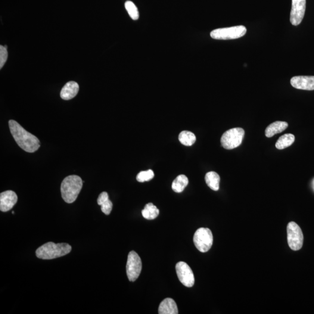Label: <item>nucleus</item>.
Masks as SVG:
<instances>
[{"label": "nucleus", "mask_w": 314, "mask_h": 314, "mask_svg": "<svg viewBox=\"0 0 314 314\" xmlns=\"http://www.w3.org/2000/svg\"><path fill=\"white\" fill-rule=\"evenodd\" d=\"M9 129L15 142L20 147L27 153H35L40 147L38 138L26 131L17 121L9 120Z\"/></svg>", "instance_id": "nucleus-1"}, {"label": "nucleus", "mask_w": 314, "mask_h": 314, "mask_svg": "<svg viewBox=\"0 0 314 314\" xmlns=\"http://www.w3.org/2000/svg\"><path fill=\"white\" fill-rule=\"evenodd\" d=\"M71 250L72 247L67 243L55 244L53 242H48L37 248L36 254L40 259L52 260L66 256Z\"/></svg>", "instance_id": "nucleus-2"}, {"label": "nucleus", "mask_w": 314, "mask_h": 314, "mask_svg": "<svg viewBox=\"0 0 314 314\" xmlns=\"http://www.w3.org/2000/svg\"><path fill=\"white\" fill-rule=\"evenodd\" d=\"M83 182L80 177L77 175L68 176L63 180L61 192L62 197L66 203L71 204L75 201L82 189Z\"/></svg>", "instance_id": "nucleus-3"}, {"label": "nucleus", "mask_w": 314, "mask_h": 314, "mask_svg": "<svg viewBox=\"0 0 314 314\" xmlns=\"http://www.w3.org/2000/svg\"><path fill=\"white\" fill-rule=\"evenodd\" d=\"M245 132L243 129L236 127L227 130L223 133L220 142L222 147L226 150L237 148L242 144Z\"/></svg>", "instance_id": "nucleus-4"}, {"label": "nucleus", "mask_w": 314, "mask_h": 314, "mask_svg": "<svg viewBox=\"0 0 314 314\" xmlns=\"http://www.w3.org/2000/svg\"><path fill=\"white\" fill-rule=\"evenodd\" d=\"M246 32V27L240 25L214 30L211 32L210 36L214 39L232 40L241 38Z\"/></svg>", "instance_id": "nucleus-5"}, {"label": "nucleus", "mask_w": 314, "mask_h": 314, "mask_svg": "<svg viewBox=\"0 0 314 314\" xmlns=\"http://www.w3.org/2000/svg\"><path fill=\"white\" fill-rule=\"evenodd\" d=\"M193 242L198 251L201 253H206L210 250L213 244L212 232L208 228H199L195 232Z\"/></svg>", "instance_id": "nucleus-6"}, {"label": "nucleus", "mask_w": 314, "mask_h": 314, "mask_svg": "<svg viewBox=\"0 0 314 314\" xmlns=\"http://www.w3.org/2000/svg\"><path fill=\"white\" fill-rule=\"evenodd\" d=\"M288 242L292 250L298 251L303 247L304 236L300 227L296 222L289 223L287 227Z\"/></svg>", "instance_id": "nucleus-7"}, {"label": "nucleus", "mask_w": 314, "mask_h": 314, "mask_svg": "<svg viewBox=\"0 0 314 314\" xmlns=\"http://www.w3.org/2000/svg\"><path fill=\"white\" fill-rule=\"evenodd\" d=\"M142 269V263L141 257L134 251H130L126 264V273L127 278L130 282H135L139 278Z\"/></svg>", "instance_id": "nucleus-8"}, {"label": "nucleus", "mask_w": 314, "mask_h": 314, "mask_svg": "<svg viewBox=\"0 0 314 314\" xmlns=\"http://www.w3.org/2000/svg\"><path fill=\"white\" fill-rule=\"evenodd\" d=\"M177 275L180 282L186 287L192 288L194 284V276L191 267L185 262H179L176 266Z\"/></svg>", "instance_id": "nucleus-9"}, {"label": "nucleus", "mask_w": 314, "mask_h": 314, "mask_svg": "<svg viewBox=\"0 0 314 314\" xmlns=\"http://www.w3.org/2000/svg\"><path fill=\"white\" fill-rule=\"evenodd\" d=\"M306 0H292L290 23L294 26L300 24L305 14Z\"/></svg>", "instance_id": "nucleus-10"}, {"label": "nucleus", "mask_w": 314, "mask_h": 314, "mask_svg": "<svg viewBox=\"0 0 314 314\" xmlns=\"http://www.w3.org/2000/svg\"><path fill=\"white\" fill-rule=\"evenodd\" d=\"M18 201V196L14 191H7L0 194V210L7 212L14 207Z\"/></svg>", "instance_id": "nucleus-11"}, {"label": "nucleus", "mask_w": 314, "mask_h": 314, "mask_svg": "<svg viewBox=\"0 0 314 314\" xmlns=\"http://www.w3.org/2000/svg\"><path fill=\"white\" fill-rule=\"evenodd\" d=\"M290 83L293 88L304 90H314V76H298L292 77Z\"/></svg>", "instance_id": "nucleus-12"}, {"label": "nucleus", "mask_w": 314, "mask_h": 314, "mask_svg": "<svg viewBox=\"0 0 314 314\" xmlns=\"http://www.w3.org/2000/svg\"><path fill=\"white\" fill-rule=\"evenodd\" d=\"M79 86L78 83L74 81H71L65 84L62 89L60 96L64 100H70L73 98L78 93Z\"/></svg>", "instance_id": "nucleus-13"}, {"label": "nucleus", "mask_w": 314, "mask_h": 314, "mask_svg": "<svg viewBox=\"0 0 314 314\" xmlns=\"http://www.w3.org/2000/svg\"><path fill=\"white\" fill-rule=\"evenodd\" d=\"M158 313L160 314H178V309L172 298H167L160 304Z\"/></svg>", "instance_id": "nucleus-14"}, {"label": "nucleus", "mask_w": 314, "mask_h": 314, "mask_svg": "<svg viewBox=\"0 0 314 314\" xmlns=\"http://www.w3.org/2000/svg\"><path fill=\"white\" fill-rule=\"evenodd\" d=\"M289 125L287 122H283V121H276L266 127V136L267 138H272L278 133L284 132L285 129H287Z\"/></svg>", "instance_id": "nucleus-15"}, {"label": "nucleus", "mask_w": 314, "mask_h": 314, "mask_svg": "<svg viewBox=\"0 0 314 314\" xmlns=\"http://www.w3.org/2000/svg\"><path fill=\"white\" fill-rule=\"evenodd\" d=\"M97 203L99 206H101L102 212L105 215H110L112 209H113V204L109 199L108 194L107 192H102L97 199Z\"/></svg>", "instance_id": "nucleus-16"}, {"label": "nucleus", "mask_w": 314, "mask_h": 314, "mask_svg": "<svg viewBox=\"0 0 314 314\" xmlns=\"http://www.w3.org/2000/svg\"><path fill=\"white\" fill-rule=\"evenodd\" d=\"M205 180L208 187L214 191H217L219 189L220 177L217 172L211 171L207 173Z\"/></svg>", "instance_id": "nucleus-17"}, {"label": "nucleus", "mask_w": 314, "mask_h": 314, "mask_svg": "<svg viewBox=\"0 0 314 314\" xmlns=\"http://www.w3.org/2000/svg\"><path fill=\"white\" fill-rule=\"evenodd\" d=\"M189 179L187 176L184 175H180L176 177L173 180L172 184V189L176 193H181L188 185Z\"/></svg>", "instance_id": "nucleus-18"}, {"label": "nucleus", "mask_w": 314, "mask_h": 314, "mask_svg": "<svg viewBox=\"0 0 314 314\" xmlns=\"http://www.w3.org/2000/svg\"><path fill=\"white\" fill-rule=\"evenodd\" d=\"M295 141V137L293 134L288 133L280 137L277 142L276 143V147L279 150H283L288 148L289 146L293 145Z\"/></svg>", "instance_id": "nucleus-19"}, {"label": "nucleus", "mask_w": 314, "mask_h": 314, "mask_svg": "<svg viewBox=\"0 0 314 314\" xmlns=\"http://www.w3.org/2000/svg\"><path fill=\"white\" fill-rule=\"evenodd\" d=\"M142 213L145 219L152 220L156 218L159 215L160 211L153 203H148L145 205Z\"/></svg>", "instance_id": "nucleus-20"}, {"label": "nucleus", "mask_w": 314, "mask_h": 314, "mask_svg": "<svg viewBox=\"0 0 314 314\" xmlns=\"http://www.w3.org/2000/svg\"><path fill=\"white\" fill-rule=\"evenodd\" d=\"M179 141L183 145L191 146L196 141V137L193 133L190 131H183L179 135Z\"/></svg>", "instance_id": "nucleus-21"}, {"label": "nucleus", "mask_w": 314, "mask_h": 314, "mask_svg": "<svg viewBox=\"0 0 314 314\" xmlns=\"http://www.w3.org/2000/svg\"><path fill=\"white\" fill-rule=\"evenodd\" d=\"M125 8L127 12H128L130 18L133 20H138L139 18V14L138 8L136 7V5L132 1H127L125 2Z\"/></svg>", "instance_id": "nucleus-22"}, {"label": "nucleus", "mask_w": 314, "mask_h": 314, "mask_svg": "<svg viewBox=\"0 0 314 314\" xmlns=\"http://www.w3.org/2000/svg\"><path fill=\"white\" fill-rule=\"evenodd\" d=\"M154 176V173L153 170L149 169L145 171H141L137 175L136 179L139 182H145L150 181Z\"/></svg>", "instance_id": "nucleus-23"}, {"label": "nucleus", "mask_w": 314, "mask_h": 314, "mask_svg": "<svg viewBox=\"0 0 314 314\" xmlns=\"http://www.w3.org/2000/svg\"><path fill=\"white\" fill-rule=\"evenodd\" d=\"M8 52L7 46H0V69L4 67L6 61L7 60Z\"/></svg>", "instance_id": "nucleus-24"}, {"label": "nucleus", "mask_w": 314, "mask_h": 314, "mask_svg": "<svg viewBox=\"0 0 314 314\" xmlns=\"http://www.w3.org/2000/svg\"><path fill=\"white\" fill-rule=\"evenodd\" d=\"M14 211H12V214H14Z\"/></svg>", "instance_id": "nucleus-25"}]
</instances>
